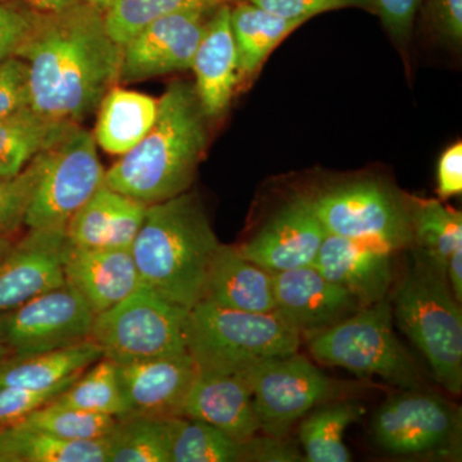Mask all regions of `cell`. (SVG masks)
Listing matches in <instances>:
<instances>
[{
	"instance_id": "1",
	"label": "cell",
	"mask_w": 462,
	"mask_h": 462,
	"mask_svg": "<svg viewBox=\"0 0 462 462\" xmlns=\"http://www.w3.org/2000/svg\"><path fill=\"white\" fill-rule=\"evenodd\" d=\"M29 71L30 107L54 120L80 124L118 83L121 45L109 36L105 11L78 3L36 12L16 56Z\"/></svg>"
},
{
	"instance_id": "2",
	"label": "cell",
	"mask_w": 462,
	"mask_h": 462,
	"mask_svg": "<svg viewBox=\"0 0 462 462\" xmlns=\"http://www.w3.org/2000/svg\"><path fill=\"white\" fill-rule=\"evenodd\" d=\"M207 120L194 85L173 81L144 139L106 170V187L147 206L189 190L208 143Z\"/></svg>"
},
{
	"instance_id": "3",
	"label": "cell",
	"mask_w": 462,
	"mask_h": 462,
	"mask_svg": "<svg viewBox=\"0 0 462 462\" xmlns=\"http://www.w3.org/2000/svg\"><path fill=\"white\" fill-rule=\"evenodd\" d=\"M220 245L199 194L185 191L147 206L130 249L143 284L190 310Z\"/></svg>"
},
{
	"instance_id": "4",
	"label": "cell",
	"mask_w": 462,
	"mask_h": 462,
	"mask_svg": "<svg viewBox=\"0 0 462 462\" xmlns=\"http://www.w3.org/2000/svg\"><path fill=\"white\" fill-rule=\"evenodd\" d=\"M406 272L391 297L400 330L427 358L440 387L462 393V311L446 267L412 245Z\"/></svg>"
},
{
	"instance_id": "5",
	"label": "cell",
	"mask_w": 462,
	"mask_h": 462,
	"mask_svg": "<svg viewBox=\"0 0 462 462\" xmlns=\"http://www.w3.org/2000/svg\"><path fill=\"white\" fill-rule=\"evenodd\" d=\"M187 352L199 370L242 373L298 352L302 338L276 312L238 311L200 300L188 312Z\"/></svg>"
},
{
	"instance_id": "6",
	"label": "cell",
	"mask_w": 462,
	"mask_h": 462,
	"mask_svg": "<svg viewBox=\"0 0 462 462\" xmlns=\"http://www.w3.org/2000/svg\"><path fill=\"white\" fill-rule=\"evenodd\" d=\"M318 363L360 376H379L401 389L421 388L411 355L394 333L391 298L361 307L354 315L307 339Z\"/></svg>"
},
{
	"instance_id": "7",
	"label": "cell",
	"mask_w": 462,
	"mask_h": 462,
	"mask_svg": "<svg viewBox=\"0 0 462 462\" xmlns=\"http://www.w3.org/2000/svg\"><path fill=\"white\" fill-rule=\"evenodd\" d=\"M188 312L143 284L96 315L90 339L102 348L103 357L117 365L185 354Z\"/></svg>"
},
{
	"instance_id": "8",
	"label": "cell",
	"mask_w": 462,
	"mask_h": 462,
	"mask_svg": "<svg viewBox=\"0 0 462 462\" xmlns=\"http://www.w3.org/2000/svg\"><path fill=\"white\" fill-rule=\"evenodd\" d=\"M328 234L387 251L412 247L409 199L374 180L348 182L309 197Z\"/></svg>"
},
{
	"instance_id": "9",
	"label": "cell",
	"mask_w": 462,
	"mask_h": 462,
	"mask_svg": "<svg viewBox=\"0 0 462 462\" xmlns=\"http://www.w3.org/2000/svg\"><path fill=\"white\" fill-rule=\"evenodd\" d=\"M94 136L80 124L47 149V162L33 193L25 226L29 229L66 230L72 216L105 185Z\"/></svg>"
},
{
	"instance_id": "10",
	"label": "cell",
	"mask_w": 462,
	"mask_h": 462,
	"mask_svg": "<svg viewBox=\"0 0 462 462\" xmlns=\"http://www.w3.org/2000/svg\"><path fill=\"white\" fill-rule=\"evenodd\" d=\"M238 374L251 389L261 431L273 437L287 436L315 407L343 398L346 388L298 352L267 358Z\"/></svg>"
},
{
	"instance_id": "11",
	"label": "cell",
	"mask_w": 462,
	"mask_h": 462,
	"mask_svg": "<svg viewBox=\"0 0 462 462\" xmlns=\"http://www.w3.org/2000/svg\"><path fill=\"white\" fill-rule=\"evenodd\" d=\"M370 427L376 445L391 455L460 456L461 410L421 388L388 397Z\"/></svg>"
},
{
	"instance_id": "12",
	"label": "cell",
	"mask_w": 462,
	"mask_h": 462,
	"mask_svg": "<svg viewBox=\"0 0 462 462\" xmlns=\"http://www.w3.org/2000/svg\"><path fill=\"white\" fill-rule=\"evenodd\" d=\"M94 312L65 284L0 315V337L14 355L38 354L90 339Z\"/></svg>"
},
{
	"instance_id": "13",
	"label": "cell",
	"mask_w": 462,
	"mask_h": 462,
	"mask_svg": "<svg viewBox=\"0 0 462 462\" xmlns=\"http://www.w3.org/2000/svg\"><path fill=\"white\" fill-rule=\"evenodd\" d=\"M217 8L167 14L143 27L121 47L118 83L190 69L207 23Z\"/></svg>"
},
{
	"instance_id": "14",
	"label": "cell",
	"mask_w": 462,
	"mask_h": 462,
	"mask_svg": "<svg viewBox=\"0 0 462 462\" xmlns=\"http://www.w3.org/2000/svg\"><path fill=\"white\" fill-rule=\"evenodd\" d=\"M66 230L29 229L0 254V315L66 284Z\"/></svg>"
},
{
	"instance_id": "15",
	"label": "cell",
	"mask_w": 462,
	"mask_h": 462,
	"mask_svg": "<svg viewBox=\"0 0 462 462\" xmlns=\"http://www.w3.org/2000/svg\"><path fill=\"white\" fill-rule=\"evenodd\" d=\"M273 291L276 314L306 340L364 307L312 264L273 273Z\"/></svg>"
},
{
	"instance_id": "16",
	"label": "cell",
	"mask_w": 462,
	"mask_h": 462,
	"mask_svg": "<svg viewBox=\"0 0 462 462\" xmlns=\"http://www.w3.org/2000/svg\"><path fill=\"white\" fill-rule=\"evenodd\" d=\"M309 197L289 200L256 236L236 247L243 257L275 273L312 264L327 236Z\"/></svg>"
},
{
	"instance_id": "17",
	"label": "cell",
	"mask_w": 462,
	"mask_h": 462,
	"mask_svg": "<svg viewBox=\"0 0 462 462\" xmlns=\"http://www.w3.org/2000/svg\"><path fill=\"white\" fill-rule=\"evenodd\" d=\"M116 366L129 415L157 419L182 416V407L199 373L188 352Z\"/></svg>"
},
{
	"instance_id": "18",
	"label": "cell",
	"mask_w": 462,
	"mask_h": 462,
	"mask_svg": "<svg viewBox=\"0 0 462 462\" xmlns=\"http://www.w3.org/2000/svg\"><path fill=\"white\" fill-rule=\"evenodd\" d=\"M63 273L94 315L102 314L142 287L130 248H80L67 245Z\"/></svg>"
},
{
	"instance_id": "19",
	"label": "cell",
	"mask_w": 462,
	"mask_h": 462,
	"mask_svg": "<svg viewBox=\"0 0 462 462\" xmlns=\"http://www.w3.org/2000/svg\"><path fill=\"white\" fill-rule=\"evenodd\" d=\"M392 254L369 243L327 234L312 266L365 307L389 297L393 285Z\"/></svg>"
},
{
	"instance_id": "20",
	"label": "cell",
	"mask_w": 462,
	"mask_h": 462,
	"mask_svg": "<svg viewBox=\"0 0 462 462\" xmlns=\"http://www.w3.org/2000/svg\"><path fill=\"white\" fill-rule=\"evenodd\" d=\"M182 416L205 421L239 442L261 433L251 389L238 373L199 370Z\"/></svg>"
},
{
	"instance_id": "21",
	"label": "cell",
	"mask_w": 462,
	"mask_h": 462,
	"mask_svg": "<svg viewBox=\"0 0 462 462\" xmlns=\"http://www.w3.org/2000/svg\"><path fill=\"white\" fill-rule=\"evenodd\" d=\"M230 11L231 5H220L209 17L191 65L194 89L208 118L220 117L226 111L240 80Z\"/></svg>"
},
{
	"instance_id": "22",
	"label": "cell",
	"mask_w": 462,
	"mask_h": 462,
	"mask_svg": "<svg viewBox=\"0 0 462 462\" xmlns=\"http://www.w3.org/2000/svg\"><path fill=\"white\" fill-rule=\"evenodd\" d=\"M147 205L102 188L66 226L69 245L80 248H132L144 220Z\"/></svg>"
},
{
	"instance_id": "23",
	"label": "cell",
	"mask_w": 462,
	"mask_h": 462,
	"mask_svg": "<svg viewBox=\"0 0 462 462\" xmlns=\"http://www.w3.org/2000/svg\"><path fill=\"white\" fill-rule=\"evenodd\" d=\"M200 300L238 311L275 312L273 273L243 257L234 245H221Z\"/></svg>"
},
{
	"instance_id": "24",
	"label": "cell",
	"mask_w": 462,
	"mask_h": 462,
	"mask_svg": "<svg viewBox=\"0 0 462 462\" xmlns=\"http://www.w3.org/2000/svg\"><path fill=\"white\" fill-rule=\"evenodd\" d=\"M103 358L93 339L53 351L14 355L0 364V387L50 389L84 373Z\"/></svg>"
},
{
	"instance_id": "25",
	"label": "cell",
	"mask_w": 462,
	"mask_h": 462,
	"mask_svg": "<svg viewBox=\"0 0 462 462\" xmlns=\"http://www.w3.org/2000/svg\"><path fill=\"white\" fill-rule=\"evenodd\" d=\"M158 99L112 87L100 100L94 139L114 156H124L144 139L156 121Z\"/></svg>"
},
{
	"instance_id": "26",
	"label": "cell",
	"mask_w": 462,
	"mask_h": 462,
	"mask_svg": "<svg viewBox=\"0 0 462 462\" xmlns=\"http://www.w3.org/2000/svg\"><path fill=\"white\" fill-rule=\"evenodd\" d=\"M306 23L278 16L248 0L231 5L230 23L238 51L239 79L256 74L269 54Z\"/></svg>"
},
{
	"instance_id": "27",
	"label": "cell",
	"mask_w": 462,
	"mask_h": 462,
	"mask_svg": "<svg viewBox=\"0 0 462 462\" xmlns=\"http://www.w3.org/2000/svg\"><path fill=\"white\" fill-rule=\"evenodd\" d=\"M171 462H257L256 437L239 442L196 419H167Z\"/></svg>"
},
{
	"instance_id": "28",
	"label": "cell",
	"mask_w": 462,
	"mask_h": 462,
	"mask_svg": "<svg viewBox=\"0 0 462 462\" xmlns=\"http://www.w3.org/2000/svg\"><path fill=\"white\" fill-rule=\"evenodd\" d=\"M107 440H72L12 425L0 430V462H107Z\"/></svg>"
},
{
	"instance_id": "29",
	"label": "cell",
	"mask_w": 462,
	"mask_h": 462,
	"mask_svg": "<svg viewBox=\"0 0 462 462\" xmlns=\"http://www.w3.org/2000/svg\"><path fill=\"white\" fill-rule=\"evenodd\" d=\"M71 121L54 120L26 107L0 121V176L23 171L66 133Z\"/></svg>"
},
{
	"instance_id": "30",
	"label": "cell",
	"mask_w": 462,
	"mask_h": 462,
	"mask_svg": "<svg viewBox=\"0 0 462 462\" xmlns=\"http://www.w3.org/2000/svg\"><path fill=\"white\" fill-rule=\"evenodd\" d=\"M365 407L355 400L329 401L307 413L300 425V445L310 462H348L352 460L345 443L346 430L360 420Z\"/></svg>"
},
{
	"instance_id": "31",
	"label": "cell",
	"mask_w": 462,
	"mask_h": 462,
	"mask_svg": "<svg viewBox=\"0 0 462 462\" xmlns=\"http://www.w3.org/2000/svg\"><path fill=\"white\" fill-rule=\"evenodd\" d=\"M51 402L83 411L114 416L116 419L129 415V406L118 379L117 366L106 357L88 367Z\"/></svg>"
},
{
	"instance_id": "32",
	"label": "cell",
	"mask_w": 462,
	"mask_h": 462,
	"mask_svg": "<svg viewBox=\"0 0 462 462\" xmlns=\"http://www.w3.org/2000/svg\"><path fill=\"white\" fill-rule=\"evenodd\" d=\"M106 440L107 462H171L167 419L125 416Z\"/></svg>"
},
{
	"instance_id": "33",
	"label": "cell",
	"mask_w": 462,
	"mask_h": 462,
	"mask_svg": "<svg viewBox=\"0 0 462 462\" xmlns=\"http://www.w3.org/2000/svg\"><path fill=\"white\" fill-rule=\"evenodd\" d=\"M412 242L446 267L447 260L462 247V215L437 199H409Z\"/></svg>"
},
{
	"instance_id": "34",
	"label": "cell",
	"mask_w": 462,
	"mask_h": 462,
	"mask_svg": "<svg viewBox=\"0 0 462 462\" xmlns=\"http://www.w3.org/2000/svg\"><path fill=\"white\" fill-rule=\"evenodd\" d=\"M238 0H112L105 9L106 29L118 45L157 18L190 9H214Z\"/></svg>"
},
{
	"instance_id": "35",
	"label": "cell",
	"mask_w": 462,
	"mask_h": 462,
	"mask_svg": "<svg viewBox=\"0 0 462 462\" xmlns=\"http://www.w3.org/2000/svg\"><path fill=\"white\" fill-rule=\"evenodd\" d=\"M117 419L103 413L88 412L53 402L30 413L16 425L45 431L72 440L105 439L116 427Z\"/></svg>"
},
{
	"instance_id": "36",
	"label": "cell",
	"mask_w": 462,
	"mask_h": 462,
	"mask_svg": "<svg viewBox=\"0 0 462 462\" xmlns=\"http://www.w3.org/2000/svg\"><path fill=\"white\" fill-rule=\"evenodd\" d=\"M47 149L20 173L0 176V236H9L25 225L33 193L45 169Z\"/></svg>"
},
{
	"instance_id": "37",
	"label": "cell",
	"mask_w": 462,
	"mask_h": 462,
	"mask_svg": "<svg viewBox=\"0 0 462 462\" xmlns=\"http://www.w3.org/2000/svg\"><path fill=\"white\" fill-rule=\"evenodd\" d=\"M81 374L57 387L41 389V391L20 387H0V430L18 424L30 413L56 400Z\"/></svg>"
},
{
	"instance_id": "38",
	"label": "cell",
	"mask_w": 462,
	"mask_h": 462,
	"mask_svg": "<svg viewBox=\"0 0 462 462\" xmlns=\"http://www.w3.org/2000/svg\"><path fill=\"white\" fill-rule=\"evenodd\" d=\"M257 7L291 20H311L338 9L358 8L375 14L373 0H248Z\"/></svg>"
},
{
	"instance_id": "39",
	"label": "cell",
	"mask_w": 462,
	"mask_h": 462,
	"mask_svg": "<svg viewBox=\"0 0 462 462\" xmlns=\"http://www.w3.org/2000/svg\"><path fill=\"white\" fill-rule=\"evenodd\" d=\"M30 107L29 71L21 58L0 63V121Z\"/></svg>"
},
{
	"instance_id": "40",
	"label": "cell",
	"mask_w": 462,
	"mask_h": 462,
	"mask_svg": "<svg viewBox=\"0 0 462 462\" xmlns=\"http://www.w3.org/2000/svg\"><path fill=\"white\" fill-rule=\"evenodd\" d=\"M35 11H25L0 0V63L16 56L32 30Z\"/></svg>"
},
{
	"instance_id": "41",
	"label": "cell",
	"mask_w": 462,
	"mask_h": 462,
	"mask_svg": "<svg viewBox=\"0 0 462 462\" xmlns=\"http://www.w3.org/2000/svg\"><path fill=\"white\" fill-rule=\"evenodd\" d=\"M428 25L440 39L460 47L462 42V0H424Z\"/></svg>"
},
{
	"instance_id": "42",
	"label": "cell",
	"mask_w": 462,
	"mask_h": 462,
	"mask_svg": "<svg viewBox=\"0 0 462 462\" xmlns=\"http://www.w3.org/2000/svg\"><path fill=\"white\" fill-rule=\"evenodd\" d=\"M375 14L398 42L409 41L424 0H373Z\"/></svg>"
},
{
	"instance_id": "43",
	"label": "cell",
	"mask_w": 462,
	"mask_h": 462,
	"mask_svg": "<svg viewBox=\"0 0 462 462\" xmlns=\"http://www.w3.org/2000/svg\"><path fill=\"white\" fill-rule=\"evenodd\" d=\"M437 193L440 199H448L462 193L461 142L446 149L438 161Z\"/></svg>"
},
{
	"instance_id": "44",
	"label": "cell",
	"mask_w": 462,
	"mask_h": 462,
	"mask_svg": "<svg viewBox=\"0 0 462 462\" xmlns=\"http://www.w3.org/2000/svg\"><path fill=\"white\" fill-rule=\"evenodd\" d=\"M447 279L452 293L458 302H462V247L456 249L446 263Z\"/></svg>"
},
{
	"instance_id": "45",
	"label": "cell",
	"mask_w": 462,
	"mask_h": 462,
	"mask_svg": "<svg viewBox=\"0 0 462 462\" xmlns=\"http://www.w3.org/2000/svg\"><path fill=\"white\" fill-rule=\"evenodd\" d=\"M93 3L105 11L112 0H27L33 11L36 12H54L60 9L69 7V5H78V3Z\"/></svg>"
},
{
	"instance_id": "46",
	"label": "cell",
	"mask_w": 462,
	"mask_h": 462,
	"mask_svg": "<svg viewBox=\"0 0 462 462\" xmlns=\"http://www.w3.org/2000/svg\"><path fill=\"white\" fill-rule=\"evenodd\" d=\"M11 356H14V352L11 351V348L5 345V340L0 337V364H2L3 361L7 360Z\"/></svg>"
},
{
	"instance_id": "47",
	"label": "cell",
	"mask_w": 462,
	"mask_h": 462,
	"mask_svg": "<svg viewBox=\"0 0 462 462\" xmlns=\"http://www.w3.org/2000/svg\"><path fill=\"white\" fill-rule=\"evenodd\" d=\"M14 243V240L12 238H9V236H0V254H3V252L5 251L9 247V245Z\"/></svg>"
}]
</instances>
